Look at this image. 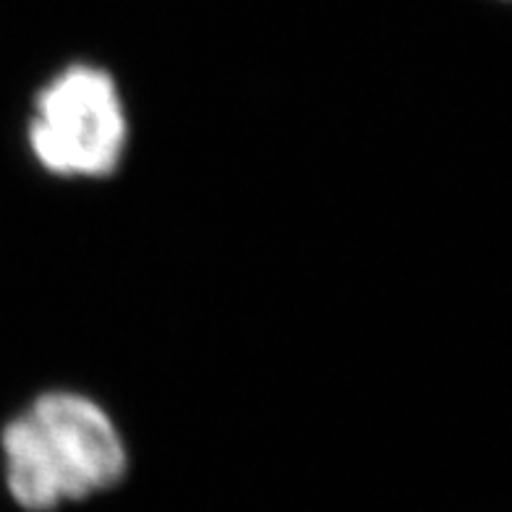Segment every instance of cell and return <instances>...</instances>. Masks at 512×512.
<instances>
[{
    "label": "cell",
    "instance_id": "obj_1",
    "mask_svg": "<svg viewBox=\"0 0 512 512\" xmlns=\"http://www.w3.org/2000/svg\"><path fill=\"white\" fill-rule=\"evenodd\" d=\"M0 452L8 494L27 512L113 489L126 476L128 452L118 426L97 400L45 392L3 426Z\"/></svg>",
    "mask_w": 512,
    "mask_h": 512
},
{
    "label": "cell",
    "instance_id": "obj_2",
    "mask_svg": "<svg viewBox=\"0 0 512 512\" xmlns=\"http://www.w3.org/2000/svg\"><path fill=\"white\" fill-rule=\"evenodd\" d=\"M126 136V110L113 76L92 63L68 66L34 102L29 147L53 176H110L126 152Z\"/></svg>",
    "mask_w": 512,
    "mask_h": 512
}]
</instances>
